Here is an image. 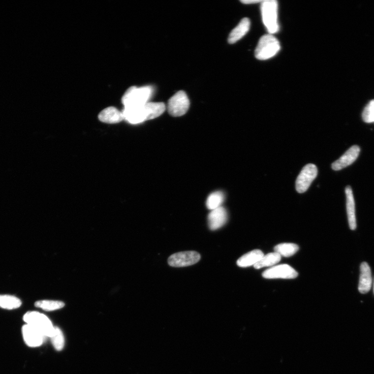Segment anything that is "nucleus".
Listing matches in <instances>:
<instances>
[{"instance_id":"nucleus-4","label":"nucleus","mask_w":374,"mask_h":374,"mask_svg":"<svg viewBox=\"0 0 374 374\" xmlns=\"http://www.w3.org/2000/svg\"><path fill=\"white\" fill-rule=\"evenodd\" d=\"M23 320L26 323L34 327L46 337H51L55 326L50 319L37 311H29L23 316Z\"/></svg>"},{"instance_id":"nucleus-20","label":"nucleus","mask_w":374,"mask_h":374,"mask_svg":"<svg viewBox=\"0 0 374 374\" xmlns=\"http://www.w3.org/2000/svg\"><path fill=\"white\" fill-rule=\"evenodd\" d=\"M35 305L44 311H52L63 308L65 306V303L60 301L44 300L37 301Z\"/></svg>"},{"instance_id":"nucleus-8","label":"nucleus","mask_w":374,"mask_h":374,"mask_svg":"<svg viewBox=\"0 0 374 374\" xmlns=\"http://www.w3.org/2000/svg\"><path fill=\"white\" fill-rule=\"evenodd\" d=\"M122 112L124 119L131 124H137L150 120L147 104L140 106L124 107Z\"/></svg>"},{"instance_id":"nucleus-15","label":"nucleus","mask_w":374,"mask_h":374,"mask_svg":"<svg viewBox=\"0 0 374 374\" xmlns=\"http://www.w3.org/2000/svg\"><path fill=\"white\" fill-rule=\"evenodd\" d=\"M251 21L249 18H243L238 26L230 33L228 37V43L234 44L242 39L250 30Z\"/></svg>"},{"instance_id":"nucleus-19","label":"nucleus","mask_w":374,"mask_h":374,"mask_svg":"<svg viewBox=\"0 0 374 374\" xmlns=\"http://www.w3.org/2000/svg\"><path fill=\"white\" fill-rule=\"evenodd\" d=\"M282 260V256L276 252L269 253L264 255L263 259L255 265L254 268L257 269L264 267L272 266L277 264Z\"/></svg>"},{"instance_id":"nucleus-13","label":"nucleus","mask_w":374,"mask_h":374,"mask_svg":"<svg viewBox=\"0 0 374 374\" xmlns=\"http://www.w3.org/2000/svg\"><path fill=\"white\" fill-rule=\"evenodd\" d=\"M99 119L100 121L107 124L119 123L124 120L123 112L113 107L102 110L99 115Z\"/></svg>"},{"instance_id":"nucleus-18","label":"nucleus","mask_w":374,"mask_h":374,"mask_svg":"<svg viewBox=\"0 0 374 374\" xmlns=\"http://www.w3.org/2000/svg\"><path fill=\"white\" fill-rule=\"evenodd\" d=\"M21 305V300L10 295H0V308L7 310L18 308Z\"/></svg>"},{"instance_id":"nucleus-2","label":"nucleus","mask_w":374,"mask_h":374,"mask_svg":"<svg viewBox=\"0 0 374 374\" xmlns=\"http://www.w3.org/2000/svg\"><path fill=\"white\" fill-rule=\"evenodd\" d=\"M280 44L278 40L270 34L261 37L255 51L257 59L265 60L270 59L279 52Z\"/></svg>"},{"instance_id":"nucleus-17","label":"nucleus","mask_w":374,"mask_h":374,"mask_svg":"<svg viewBox=\"0 0 374 374\" xmlns=\"http://www.w3.org/2000/svg\"><path fill=\"white\" fill-rule=\"evenodd\" d=\"M264 256V253L259 250L252 251L242 256L237 261L240 267H248L258 263Z\"/></svg>"},{"instance_id":"nucleus-5","label":"nucleus","mask_w":374,"mask_h":374,"mask_svg":"<svg viewBox=\"0 0 374 374\" xmlns=\"http://www.w3.org/2000/svg\"><path fill=\"white\" fill-rule=\"evenodd\" d=\"M190 106V102L186 93L180 90L177 92L169 101L168 112L173 116H180L186 113Z\"/></svg>"},{"instance_id":"nucleus-12","label":"nucleus","mask_w":374,"mask_h":374,"mask_svg":"<svg viewBox=\"0 0 374 374\" xmlns=\"http://www.w3.org/2000/svg\"><path fill=\"white\" fill-rule=\"evenodd\" d=\"M227 219V212L223 207L221 206L212 210L208 216L209 229L211 230H216L221 228L226 224Z\"/></svg>"},{"instance_id":"nucleus-7","label":"nucleus","mask_w":374,"mask_h":374,"mask_svg":"<svg viewBox=\"0 0 374 374\" xmlns=\"http://www.w3.org/2000/svg\"><path fill=\"white\" fill-rule=\"evenodd\" d=\"M200 259L201 256L197 252H182L171 255L168 260V263L171 267H183L195 265Z\"/></svg>"},{"instance_id":"nucleus-1","label":"nucleus","mask_w":374,"mask_h":374,"mask_svg":"<svg viewBox=\"0 0 374 374\" xmlns=\"http://www.w3.org/2000/svg\"><path fill=\"white\" fill-rule=\"evenodd\" d=\"M152 90L150 86L130 87L122 99L124 107L143 106L147 104L152 95Z\"/></svg>"},{"instance_id":"nucleus-22","label":"nucleus","mask_w":374,"mask_h":374,"mask_svg":"<svg viewBox=\"0 0 374 374\" xmlns=\"http://www.w3.org/2000/svg\"><path fill=\"white\" fill-rule=\"evenodd\" d=\"M224 199V195L221 192H215L210 195L206 201L207 208L212 210L221 207Z\"/></svg>"},{"instance_id":"nucleus-9","label":"nucleus","mask_w":374,"mask_h":374,"mask_svg":"<svg viewBox=\"0 0 374 374\" xmlns=\"http://www.w3.org/2000/svg\"><path fill=\"white\" fill-rule=\"evenodd\" d=\"M297 276V271L287 264L274 266L263 273V276L266 278H294Z\"/></svg>"},{"instance_id":"nucleus-6","label":"nucleus","mask_w":374,"mask_h":374,"mask_svg":"<svg viewBox=\"0 0 374 374\" xmlns=\"http://www.w3.org/2000/svg\"><path fill=\"white\" fill-rule=\"evenodd\" d=\"M318 175L317 167L313 164L304 167L296 181V189L299 194L306 192Z\"/></svg>"},{"instance_id":"nucleus-3","label":"nucleus","mask_w":374,"mask_h":374,"mask_svg":"<svg viewBox=\"0 0 374 374\" xmlns=\"http://www.w3.org/2000/svg\"><path fill=\"white\" fill-rule=\"evenodd\" d=\"M261 4L262 19L268 32L270 35L277 33L279 30L277 1L276 0H265Z\"/></svg>"},{"instance_id":"nucleus-11","label":"nucleus","mask_w":374,"mask_h":374,"mask_svg":"<svg viewBox=\"0 0 374 374\" xmlns=\"http://www.w3.org/2000/svg\"><path fill=\"white\" fill-rule=\"evenodd\" d=\"M360 152L357 146L351 147L342 157L334 162L332 165L335 171H339L352 165L358 158Z\"/></svg>"},{"instance_id":"nucleus-14","label":"nucleus","mask_w":374,"mask_h":374,"mask_svg":"<svg viewBox=\"0 0 374 374\" xmlns=\"http://www.w3.org/2000/svg\"><path fill=\"white\" fill-rule=\"evenodd\" d=\"M346 206L348 219L350 229L354 230L357 228L355 202L353 191L350 186L346 189Z\"/></svg>"},{"instance_id":"nucleus-21","label":"nucleus","mask_w":374,"mask_h":374,"mask_svg":"<svg viewBox=\"0 0 374 374\" xmlns=\"http://www.w3.org/2000/svg\"><path fill=\"white\" fill-rule=\"evenodd\" d=\"M298 250V246L293 243L279 244L274 247L275 252L286 257L294 255Z\"/></svg>"},{"instance_id":"nucleus-23","label":"nucleus","mask_w":374,"mask_h":374,"mask_svg":"<svg viewBox=\"0 0 374 374\" xmlns=\"http://www.w3.org/2000/svg\"><path fill=\"white\" fill-rule=\"evenodd\" d=\"M54 348L59 352L65 346V337L61 330L58 327L55 326L54 332L50 337Z\"/></svg>"},{"instance_id":"nucleus-10","label":"nucleus","mask_w":374,"mask_h":374,"mask_svg":"<svg viewBox=\"0 0 374 374\" xmlns=\"http://www.w3.org/2000/svg\"><path fill=\"white\" fill-rule=\"evenodd\" d=\"M21 331L25 342L28 346L32 348L41 346L46 337L34 327L28 324L23 325Z\"/></svg>"},{"instance_id":"nucleus-25","label":"nucleus","mask_w":374,"mask_h":374,"mask_svg":"<svg viewBox=\"0 0 374 374\" xmlns=\"http://www.w3.org/2000/svg\"><path fill=\"white\" fill-rule=\"evenodd\" d=\"M240 2L245 5H252L262 3L263 1H261V0H258V1H257V0H242V1H241Z\"/></svg>"},{"instance_id":"nucleus-24","label":"nucleus","mask_w":374,"mask_h":374,"mask_svg":"<svg viewBox=\"0 0 374 374\" xmlns=\"http://www.w3.org/2000/svg\"><path fill=\"white\" fill-rule=\"evenodd\" d=\"M362 116L366 123L374 122V100L371 101L365 108Z\"/></svg>"},{"instance_id":"nucleus-16","label":"nucleus","mask_w":374,"mask_h":374,"mask_svg":"<svg viewBox=\"0 0 374 374\" xmlns=\"http://www.w3.org/2000/svg\"><path fill=\"white\" fill-rule=\"evenodd\" d=\"M372 283L371 270L367 263H363L360 267L359 291L366 294L370 290Z\"/></svg>"}]
</instances>
